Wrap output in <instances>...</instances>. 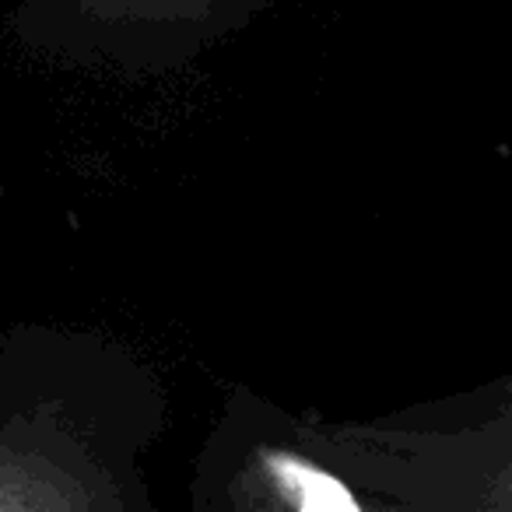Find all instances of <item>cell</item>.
<instances>
[{"label":"cell","instance_id":"cell-2","mask_svg":"<svg viewBox=\"0 0 512 512\" xmlns=\"http://www.w3.org/2000/svg\"><path fill=\"white\" fill-rule=\"evenodd\" d=\"M256 512H418L400 505H369L327 467L292 449H256Z\"/></svg>","mask_w":512,"mask_h":512},{"label":"cell","instance_id":"cell-3","mask_svg":"<svg viewBox=\"0 0 512 512\" xmlns=\"http://www.w3.org/2000/svg\"><path fill=\"white\" fill-rule=\"evenodd\" d=\"M470 512H512V460L484 484Z\"/></svg>","mask_w":512,"mask_h":512},{"label":"cell","instance_id":"cell-1","mask_svg":"<svg viewBox=\"0 0 512 512\" xmlns=\"http://www.w3.org/2000/svg\"><path fill=\"white\" fill-rule=\"evenodd\" d=\"M0 512H127V505L81 453L0 439Z\"/></svg>","mask_w":512,"mask_h":512}]
</instances>
